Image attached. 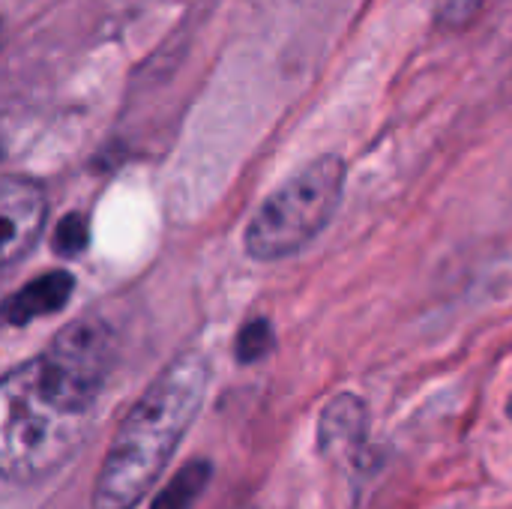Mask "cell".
<instances>
[{
	"label": "cell",
	"mask_w": 512,
	"mask_h": 509,
	"mask_svg": "<svg viewBox=\"0 0 512 509\" xmlns=\"http://www.w3.org/2000/svg\"><path fill=\"white\" fill-rule=\"evenodd\" d=\"M87 246V222L81 216H63L60 225L54 228V249L63 255V258H72L78 252H84Z\"/></svg>",
	"instance_id": "obj_10"
},
{
	"label": "cell",
	"mask_w": 512,
	"mask_h": 509,
	"mask_svg": "<svg viewBox=\"0 0 512 509\" xmlns=\"http://www.w3.org/2000/svg\"><path fill=\"white\" fill-rule=\"evenodd\" d=\"M111 366L114 333L102 318L87 315L0 378L3 480H45L81 450Z\"/></svg>",
	"instance_id": "obj_1"
},
{
	"label": "cell",
	"mask_w": 512,
	"mask_h": 509,
	"mask_svg": "<svg viewBox=\"0 0 512 509\" xmlns=\"http://www.w3.org/2000/svg\"><path fill=\"white\" fill-rule=\"evenodd\" d=\"M48 222V198L27 177H0V270L24 258Z\"/></svg>",
	"instance_id": "obj_4"
},
{
	"label": "cell",
	"mask_w": 512,
	"mask_h": 509,
	"mask_svg": "<svg viewBox=\"0 0 512 509\" xmlns=\"http://www.w3.org/2000/svg\"><path fill=\"white\" fill-rule=\"evenodd\" d=\"M276 339H273V327L267 318H252L243 324V330L237 333V345L234 354L240 363H258L273 351Z\"/></svg>",
	"instance_id": "obj_8"
},
{
	"label": "cell",
	"mask_w": 512,
	"mask_h": 509,
	"mask_svg": "<svg viewBox=\"0 0 512 509\" xmlns=\"http://www.w3.org/2000/svg\"><path fill=\"white\" fill-rule=\"evenodd\" d=\"M210 369L204 354H177L135 399L120 420L99 474L93 480V509H135L159 483L168 459L177 453L195 423Z\"/></svg>",
	"instance_id": "obj_2"
},
{
	"label": "cell",
	"mask_w": 512,
	"mask_h": 509,
	"mask_svg": "<svg viewBox=\"0 0 512 509\" xmlns=\"http://www.w3.org/2000/svg\"><path fill=\"white\" fill-rule=\"evenodd\" d=\"M210 462L198 459V462H189L183 465L168 483L165 489L153 498V509H192V504L201 498V492L207 489L210 483Z\"/></svg>",
	"instance_id": "obj_7"
},
{
	"label": "cell",
	"mask_w": 512,
	"mask_h": 509,
	"mask_svg": "<svg viewBox=\"0 0 512 509\" xmlns=\"http://www.w3.org/2000/svg\"><path fill=\"white\" fill-rule=\"evenodd\" d=\"M75 279L69 270H54L30 279L0 303V327H27L45 315L66 309L72 300Z\"/></svg>",
	"instance_id": "obj_5"
},
{
	"label": "cell",
	"mask_w": 512,
	"mask_h": 509,
	"mask_svg": "<svg viewBox=\"0 0 512 509\" xmlns=\"http://www.w3.org/2000/svg\"><path fill=\"white\" fill-rule=\"evenodd\" d=\"M366 441V405L357 396H336L318 423L321 453L330 459H354Z\"/></svg>",
	"instance_id": "obj_6"
},
{
	"label": "cell",
	"mask_w": 512,
	"mask_h": 509,
	"mask_svg": "<svg viewBox=\"0 0 512 509\" xmlns=\"http://www.w3.org/2000/svg\"><path fill=\"white\" fill-rule=\"evenodd\" d=\"M492 0H435V18L447 30H462L474 24Z\"/></svg>",
	"instance_id": "obj_9"
},
{
	"label": "cell",
	"mask_w": 512,
	"mask_h": 509,
	"mask_svg": "<svg viewBox=\"0 0 512 509\" xmlns=\"http://www.w3.org/2000/svg\"><path fill=\"white\" fill-rule=\"evenodd\" d=\"M345 174V162L330 153L285 180L246 225V255L252 261L273 264L306 249L336 216L345 192Z\"/></svg>",
	"instance_id": "obj_3"
},
{
	"label": "cell",
	"mask_w": 512,
	"mask_h": 509,
	"mask_svg": "<svg viewBox=\"0 0 512 509\" xmlns=\"http://www.w3.org/2000/svg\"><path fill=\"white\" fill-rule=\"evenodd\" d=\"M510 417H512V399H510Z\"/></svg>",
	"instance_id": "obj_11"
}]
</instances>
